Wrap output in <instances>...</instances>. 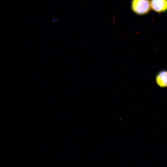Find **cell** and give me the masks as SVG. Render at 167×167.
I'll return each instance as SVG.
<instances>
[{
    "instance_id": "3",
    "label": "cell",
    "mask_w": 167,
    "mask_h": 167,
    "mask_svg": "<svg viewBox=\"0 0 167 167\" xmlns=\"http://www.w3.org/2000/svg\"><path fill=\"white\" fill-rule=\"evenodd\" d=\"M156 81L161 87L167 86V71H162L158 73L156 77Z\"/></svg>"
},
{
    "instance_id": "2",
    "label": "cell",
    "mask_w": 167,
    "mask_h": 167,
    "mask_svg": "<svg viewBox=\"0 0 167 167\" xmlns=\"http://www.w3.org/2000/svg\"><path fill=\"white\" fill-rule=\"evenodd\" d=\"M151 8L154 11L159 13L167 11V0H151Z\"/></svg>"
},
{
    "instance_id": "1",
    "label": "cell",
    "mask_w": 167,
    "mask_h": 167,
    "mask_svg": "<svg viewBox=\"0 0 167 167\" xmlns=\"http://www.w3.org/2000/svg\"><path fill=\"white\" fill-rule=\"evenodd\" d=\"M131 8L135 14L143 15L148 13L151 8L150 0H132Z\"/></svg>"
}]
</instances>
